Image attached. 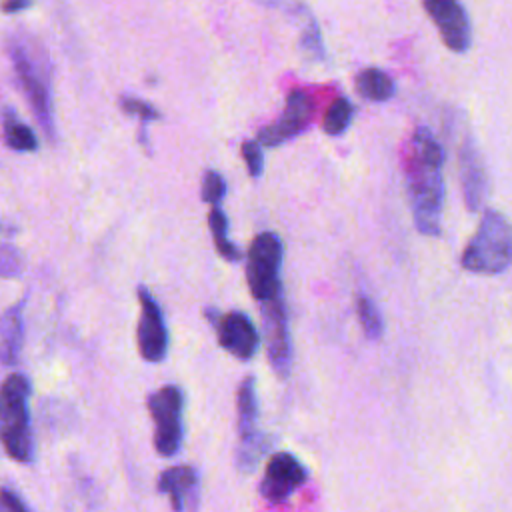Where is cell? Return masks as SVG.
I'll return each instance as SVG.
<instances>
[{
    "label": "cell",
    "mask_w": 512,
    "mask_h": 512,
    "mask_svg": "<svg viewBox=\"0 0 512 512\" xmlns=\"http://www.w3.org/2000/svg\"><path fill=\"white\" fill-rule=\"evenodd\" d=\"M444 150L434 134L420 126L410 140L406 160V186L414 226L424 236H438L444 206Z\"/></svg>",
    "instance_id": "1"
},
{
    "label": "cell",
    "mask_w": 512,
    "mask_h": 512,
    "mask_svg": "<svg viewBox=\"0 0 512 512\" xmlns=\"http://www.w3.org/2000/svg\"><path fill=\"white\" fill-rule=\"evenodd\" d=\"M30 380L14 372L0 386V442L10 458L28 464L34 460V438L30 426Z\"/></svg>",
    "instance_id": "2"
},
{
    "label": "cell",
    "mask_w": 512,
    "mask_h": 512,
    "mask_svg": "<svg viewBox=\"0 0 512 512\" xmlns=\"http://www.w3.org/2000/svg\"><path fill=\"white\" fill-rule=\"evenodd\" d=\"M10 58L16 78L28 98V104L42 126V130L52 136V96H50V66L42 48L26 36H16L10 40Z\"/></svg>",
    "instance_id": "3"
},
{
    "label": "cell",
    "mask_w": 512,
    "mask_h": 512,
    "mask_svg": "<svg viewBox=\"0 0 512 512\" xmlns=\"http://www.w3.org/2000/svg\"><path fill=\"white\" fill-rule=\"evenodd\" d=\"M474 274H500L512 266V224L496 210H486L460 258Z\"/></svg>",
    "instance_id": "4"
},
{
    "label": "cell",
    "mask_w": 512,
    "mask_h": 512,
    "mask_svg": "<svg viewBox=\"0 0 512 512\" xmlns=\"http://www.w3.org/2000/svg\"><path fill=\"white\" fill-rule=\"evenodd\" d=\"M280 266H282L280 238L274 232L258 234L250 244L248 262H246L248 288L258 302H264L282 294Z\"/></svg>",
    "instance_id": "5"
},
{
    "label": "cell",
    "mask_w": 512,
    "mask_h": 512,
    "mask_svg": "<svg viewBox=\"0 0 512 512\" xmlns=\"http://www.w3.org/2000/svg\"><path fill=\"white\" fill-rule=\"evenodd\" d=\"M184 396L178 386H164L148 396V410L154 422V446L160 456H174L182 446Z\"/></svg>",
    "instance_id": "6"
},
{
    "label": "cell",
    "mask_w": 512,
    "mask_h": 512,
    "mask_svg": "<svg viewBox=\"0 0 512 512\" xmlns=\"http://www.w3.org/2000/svg\"><path fill=\"white\" fill-rule=\"evenodd\" d=\"M260 314L268 362L278 376L286 378L292 368V340L282 294L260 302Z\"/></svg>",
    "instance_id": "7"
},
{
    "label": "cell",
    "mask_w": 512,
    "mask_h": 512,
    "mask_svg": "<svg viewBox=\"0 0 512 512\" xmlns=\"http://www.w3.org/2000/svg\"><path fill=\"white\" fill-rule=\"evenodd\" d=\"M312 116H314L312 98L304 90H292L286 98L282 116L258 132V142L262 146L284 144L296 138L298 134H302L312 122Z\"/></svg>",
    "instance_id": "8"
},
{
    "label": "cell",
    "mask_w": 512,
    "mask_h": 512,
    "mask_svg": "<svg viewBox=\"0 0 512 512\" xmlns=\"http://www.w3.org/2000/svg\"><path fill=\"white\" fill-rule=\"evenodd\" d=\"M140 320L136 330L138 350L148 362H162L168 352V330L164 324L162 310L146 286L138 288Z\"/></svg>",
    "instance_id": "9"
},
{
    "label": "cell",
    "mask_w": 512,
    "mask_h": 512,
    "mask_svg": "<svg viewBox=\"0 0 512 512\" xmlns=\"http://www.w3.org/2000/svg\"><path fill=\"white\" fill-rule=\"evenodd\" d=\"M238 434H240V452L238 464L252 470L262 454V438L258 436V402H256V386L254 378L248 376L242 380L238 388Z\"/></svg>",
    "instance_id": "10"
},
{
    "label": "cell",
    "mask_w": 512,
    "mask_h": 512,
    "mask_svg": "<svg viewBox=\"0 0 512 512\" xmlns=\"http://www.w3.org/2000/svg\"><path fill=\"white\" fill-rule=\"evenodd\" d=\"M306 478V468L290 452H276L266 464L264 478L260 482V494L268 502H284L296 488L306 482Z\"/></svg>",
    "instance_id": "11"
},
{
    "label": "cell",
    "mask_w": 512,
    "mask_h": 512,
    "mask_svg": "<svg viewBox=\"0 0 512 512\" xmlns=\"http://www.w3.org/2000/svg\"><path fill=\"white\" fill-rule=\"evenodd\" d=\"M424 10L436 24L444 44L452 52H466L470 46V20L460 0H424Z\"/></svg>",
    "instance_id": "12"
},
{
    "label": "cell",
    "mask_w": 512,
    "mask_h": 512,
    "mask_svg": "<svg viewBox=\"0 0 512 512\" xmlns=\"http://www.w3.org/2000/svg\"><path fill=\"white\" fill-rule=\"evenodd\" d=\"M208 312L214 316L212 324L216 328L220 346L240 360H250L260 344V338L252 320L244 312H236V310L228 314H218V312L214 314V310H208Z\"/></svg>",
    "instance_id": "13"
},
{
    "label": "cell",
    "mask_w": 512,
    "mask_h": 512,
    "mask_svg": "<svg viewBox=\"0 0 512 512\" xmlns=\"http://www.w3.org/2000/svg\"><path fill=\"white\" fill-rule=\"evenodd\" d=\"M458 164H460V180H462V194L464 202L470 212L478 210L486 198V172L480 160L478 150L474 148L472 140L462 142L458 150Z\"/></svg>",
    "instance_id": "14"
},
{
    "label": "cell",
    "mask_w": 512,
    "mask_h": 512,
    "mask_svg": "<svg viewBox=\"0 0 512 512\" xmlns=\"http://www.w3.org/2000/svg\"><path fill=\"white\" fill-rule=\"evenodd\" d=\"M158 490L168 494L174 510L196 506L198 500V472L192 466H172L158 478Z\"/></svg>",
    "instance_id": "15"
},
{
    "label": "cell",
    "mask_w": 512,
    "mask_h": 512,
    "mask_svg": "<svg viewBox=\"0 0 512 512\" xmlns=\"http://www.w3.org/2000/svg\"><path fill=\"white\" fill-rule=\"evenodd\" d=\"M24 302H16L0 316V362L4 366H14L18 362L22 342H24Z\"/></svg>",
    "instance_id": "16"
},
{
    "label": "cell",
    "mask_w": 512,
    "mask_h": 512,
    "mask_svg": "<svg viewBox=\"0 0 512 512\" xmlns=\"http://www.w3.org/2000/svg\"><path fill=\"white\" fill-rule=\"evenodd\" d=\"M356 90L362 98L372 102H386L394 96L396 86L394 80L378 70V68H366L356 76Z\"/></svg>",
    "instance_id": "17"
},
{
    "label": "cell",
    "mask_w": 512,
    "mask_h": 512,
    "mask_svg": "<svg viewBox=\"0 0 512 512\" xmlns=\"http://www.w3.org/2000/svg\"><path fill=\"white\" fill-rule=\"evenodd\" d=\"M208 226H210V232H212V238H214V246L220 252V256L230 260V262L240 260V256H242L240 250L232 244V240H228V218L220 210L218 204H214L210 214H208Z\"/></svg>",
    "instance_id": "18"
},
{
    "label": "cell",
    "mask_w": 512,
    "mask_h": 512,
    "mask_svg": "<svg viewBox=\"0 0 512 512\" xmlns=\"http://www.w3.org/2000/svg\"><path fill=\"white\" fill-rule=\"evenodd\" d=\"M352 114H354V108H352L350 100H348V98H342V96L336 98V100L328 106V110H326V114H324V120H322L324 132L330 134V136L342 134V132L350 126Z\"/></svg>",
    "instance_id": "19"
},
{
    "label": "cell",
    "mask_w": 512,
    "mask_h": 512,
    "mask_svg": "<svg viewBox=\"0 0 512 512\" xmlns=\"http://www.w3.org/2000/svg\"><path fill=\"white\" fill-rule=\"evenodd\" d=\"M356 312H358V320H360V326H362L366 338L378 340L382 336V330H384V320H382V314H380L378 306L372 302V298L358 296L356 298Z\"/></svg>",
    "instance_id": "20"
},
{
    "label": "cell",
    "mask_w": 512,
    "mask_h": 512,
    "mask_svg": "<svg viewBox=\"0 0 512 512\" xmlns=\"http://www.w3.org/2000/svg\"><path fill=\"white\" fill-rule=\"evenodd\" d=\"M4 140L12 150L18 152H32L38 148V138L36 134L22 122H18L16 118L6 120L4 124Z\"/></svg>",
    "instance_id": "21"
},
{
    "label": "cell",
    "mask_w": 512,
    "mask_h": 512,
    "mask_svg": "<svg viewBox=\"0 0 512 512\" xmlns=\"http://www.w3.org/2000/svg\"><path fill=\"white\" fill-rule=\"evenodd\" d=\"M302 20H304V28H302V36H300V46L302 50L312 56V58H322L324 56V44H322V34L318 28V22L314 20V16L306 10V6L302 8Z\"/></svg>",
    "instance_id": "22"
},
{
    "label": "cell",
    "mask_w": 512,
    "mask_h": 512,
    "mask_svg": "<svg viewBox=\"0 0 512 512\" xmlns=\"http://www.w3.org/2000/svg\"><path fill=\"white\" fill-rule=\"evenodd\" d=\"M22 254L12 244H0V276L2 278H16L22 272Z\"/></svg>",
    "instance_id": "23"
},
{
    "label": "cell",
    "mask_w": 512,
    "mask_h": 512,
    "mask_svg": "<svg viewBox=\"0 0 512 512\" xmlns=\"http://www.w3.org/2000/svg\"><path fill=\"white\" fill-rule=\"evenodd\" d=\"M224 194H226L224 178L218 172L208 170L204 174V180H202V200L214 206V204H220Z\"/></svg>",
    "instance_id": "24"
},
{
    "label": "cell",
    "mask_w": 512,
    "mask_h": 512,
    "mask_svg": "<svg viewBox=\"0 0 512 512\" xmlns=\"http://www.w3.org/2000/svg\"><path fill=\"white\" fill-rule=\"evenodd\" d=\"M242 158L246 162V168L250 176L258 178L262 168H264V154H262V144L258 140H246L242 144Z\"/></svg>",
    "instance_id": "25"
},
{
    "label": "cell",
    "mask_w": 512,
    "mask_h": 512,
    "mask_svg": "<svg viewBox=\"0 0 512 512\" xmlns=\"http://www.w3.org/2000/svg\"><path fill=\"white\" fill-rule=\"evenodd\" d=\"M122 108H124V112L132 114V116H138L140 122H142V128L146 126V122L156 120L160 116L152 104H148L144 100H138V98H122Z\"/></svg>",
    "instance_id": "26"
},
{
    "label": "cell",
    "mask_w": 512,
    "mask_h": 512,
    "mask_svg": "<svg viewBox=\"0 0 512 512\" xmlns=\"http://www.w3.org/2000/svg\"><path fill=\"white\" fill-rule=\"evenodd\" d=\"M0 502H2V506L8 508V510H20V512L28 510V506H26L14 492H10V490H6V488L0 490Z\"/></svg>",
    "instance_id": "27"
},
{
    "label": "cell",
    "mask_w": 512,
    "mask_h": 512,
    "mask_svg": "<svg viewBox=\"0 0 512 512\" xmlns=\"http://www.w3.org/2000/svg\"><path fill=\"white\" fill-rule=\"evenodd\" d=\"M30 6V0H6L4 2V10L6 12H20L24 8Z\"/></svg>",
    "instance_id": "28"
}]
</instances>
